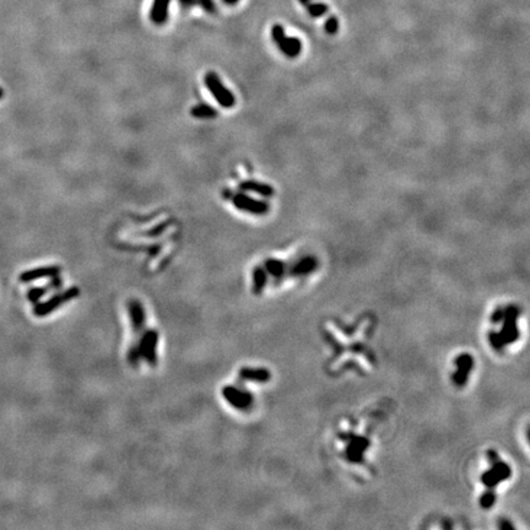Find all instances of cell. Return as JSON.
Listing matches in <instances>:
<instances>
[{"label": "cell", "mask_w": 530, "mask_h": 530, "mask_svg": "<svg viewBox=\"0 0 530 530\" xmlns=\"http://www.w3.org/2000/svg\"><path fill=\"white\" fill-rule=\"evenodd\" d=\"M79 294H80V289H79V287H69V289L64 290V291L55 293L54 296H52L51 298L47 299V301L34 303L33 314L37 318H43V317L49 316V314L53 313L54 311L60 308L61 306H64L65 303H68V302L73 301L76 297H79Z\"/></svg>", "instance_id": "cell-1"}, {"label": "cell", "mask_w": 530, "mask_h": 530, "mask_svg": "<svg viewBox=\"0 0 530 530\" xmlns=\"http://www.w3.org/2000/svg\"><path fill=\"white\" fill-rule=\"evenodd\" d=\"M204 83H205L209 92H210L211 95H212V97L216 100V102L222 108L230 109V108H232L233 106L236 105L235 95L223 85L220 76L216 73H213V71L206 73L205 76H204Z\"/></svg>", "instance_id": "cell-2"}, {"label": "cell", "mask_w": 530, "mask_h": 530, "mask_svg": "<svg viewBox=\"0 0 530 530\" xmlns=\"http://www.w3.org/2000/svg\"><path fill=\"white\" fill-rule=\"evenodd\" d=\"M139 348L141 353V358H144L147 365L151 367H156L159 362L157 357V344H159V331L154 329H149L139 338Z\"/></svg>", "instance_id": "cell-3"}, {"label": "cell", "mask_w": 530, "mask_h": 530, "mask_svg": "<svg viewBox=\"0 0 530 530\" xmlns=\"http://www.w3.org/2000/svg\"><path fill=\"white\" fill-rule=\"evenodd\" d=\"M231 199H232V203L236 209H238V210L240 211H245V212L253 213V215H265V213L269 212L270 210V205L266 201L250 198L247 194H235V195L231 196Z\"/></svg>", "instance_id": "cell-4"}, {"label": "cell", "mask_w": 530, "mask_h": 530, "mask_svg": "<svg viewBox=\"0 0 530 530\" xmlns=\"http://www.w3.org/2000/svg\"><path fill=\"white\" fill-rule=\"evenodd\" d=\"M222 397L231 406L238 410L249 409L253 402V397L249 392L233 385H226L222 388Z\"/></svg>", "instance_id": "cell-5"}, {"label": "cell", "mask_w": 530, "mask_h": 530, "mask_svg": "<svg viewBox=\"0 0 530 530\" xmlns=\"http://www.w3.org/2000/svg\"><path fill=\"white\" fill-rule=\"evenodd\" d=\"M488 456H490V460L492 461L493 465L491 470H488L487 473L482 475V482L485 483V485H487L488 487H493V486L497 485L500 481L509 477L510 470L509 468H508V465L498 461L497 455H496V453L493 450L488 451Z\"/></svg>", "instance_id": "cell-6"}, {"label": "cell", "mask_w": 530, "mask_h": 530, "mask_svg": "<svg viewBox=\"0 0 530 530\" xmlns=\"http://www.w3.org/2000/svg\"><path fill=\"white\" fill-rule=\"evenodd\" d=\"M128 312H129L132 333L139 339L145 326V311L141 302L137 301V299H130L128 302Z\"/></svg>", "instance_id": "cell-7"}, {"label": "cell", "mask_w": 530, "mask_h": 530, "mask_svg": "<svg viewBox=\"0 0 530 530\" xmlns=\"http://www.w3.org/2000/svg\"><path fill=\"white\" fill-rule=\"evenodd\" d=\"M60 272H61L60 266H58V265H49V266H41V267H34V269H31V270H26V271L21 272L19 279H20V281L24 282V284H27V282H32V281H36V280H41V279H47V277L52 279L53 276L60 275Z\"/></svg>", "instance_id": "cell-8"}, {"label": "cell", "mask_w": 530, "mask_h": 530, "mask_svg": "<svg viewBox=\"0 0 530 530\" xmlns=\"http://www.w3.org/2000/svg\"><path fill=\"white\" fill-rule=\"evenodd\" d=\"M518 316V311L515 308H508L507 312L503 314L504 317V328L502 334H497L501 345H505V343H512L518 338V330L515 326V318Z\"/></svg>", "instance_id": "cell-9"}, {"label": "cell", "mask_w": 530, "mask_h": 530, "mask_svg": "<svg viewBox=\"0 0 530 530\" xmlns=\"http://www.w3.org/2000/svg\"><path fill=\"white\" fill-rule=\"evenodd\" d=\"M63 286V279L60 277V275H56V276L52 277L51 281L47 284V286L42 287H32L31 290H28L27 292V299H28L31 303H37V302L41 301V298L43 296H46L48 292L51 291H58Z\"/></svg>", "instance_id": "cell-10"}, {"label": "cell", "mask_w": 530, "mask_h": 530, "mask_svg": "<svg viewBox=\"0 0 530 530\" xmlns=\"http://www.w3.org/2000/svg\"><path fill=\"white\" fill-rule=\"evenodd\" d=\"M171 0H154L150 10V20L154 25L161 26L168 20Z\"/></svg>", "instance_id": "cell-11"}, {"label": "cell", "mask_w": 530, "mask_h": 530, "mask_svg": "<svg viewBox=\"0 0 530 530\" xmlns=\"http://www.w3.org/2000/svg\"><path fill=\"white\" fill-rule=\"evenodd\" d=\"M318 262L314 257H304L299 259L298 262L294 263L290 269V272L293 276H303V275L311 274L312 271L317 269Z\"/></svg>", "instance_id": "cell-12"}, {"label": "cell", "mask_w": 530, "mask_h": 530, "mask_svg": "<svg viewBox=\"0 0 530 530\" xmlns=\"http://www.w3.org/2000/svg\"><path fill=\"white\" fill-rule=\"evenodd\" d=\"M239 378L243 380H252V382L265 383L271 378V374L265 368H250L243 367L239 370Z\"/></svg>", "instance_id": "cell-13"}, {"label": "cell", "mask_w": 530, "mask_h": 530, "mask_svg": "<svg viewBox=\"0 0 530 530\" xmlns=\"http://www.w3.org/2000/svg\"><path fill=\"white\" fill-rule=\"evenodd\" d=\"M239 188L242 190H248L253 191L255 194H259V195L265 196V198H271L275 194L274 188H272L270 184L263 183V182L258 181H244L239 184Z\"/></svg>", "instance_id": "cell-14"}, {"label": "cell", "mask_w": 530, "mask_h": 530, "mask_svg": "<svg viewBox=\"0 0 530 530\" xmlns=\"http://www.w3.org/2000/svg\"><path fill=\"white\" fill-rule=\"evenodd\" d=\"M456 366H458V371L453 379L458 385H464L466 378H468V372L473 368V357H470L469 355L459 356L456 360Z\"/></svg>", "instance_id": "cell-15"}, {"label": "cell", "mask_w": 530, "mask_h": 530, "mask_svg": "<svg viewBox=\"0 0 530 530\" xmlns=\"http://www.w3.org/2000/svg\"><path fill=\"white\" fill-rule=\"evenodd\" d=\"M277 47L289 58H296L302 51V43L297 37L285 36V38L280 43H277Z\"/></svg>", "instance_id": "cell-16"}, {"label": "cell", "mask_w": 530, "mask_h": 530, "mask_svg": "<svg viewBox=\"0 0 530 530\" xmlns=\"http://www.w3.org/2000/svg\"><path fill=\"white\" fill-rule=\"evenodd\" d=\"M190 114L198 119H212L218 114V112L212 106L206 105V103H199V105L191 107Z\"/></svg>", "instance_id": "cell-17"}, {"label": "cell", "mask_w": 530, "mask_h": 530, "mask_svg": "<svg viewBox=\"0 0 530 530\" xmlns=\"http://www.w3.org/2000/svg\"><path fill=\"white\" fill-rule=\"evenodd\" d=\"M253 293L260 294L263 290L265 289V285L267 281V272L265 271L264 267L257 266L253 269Z\"/></svg>", "instance_id": "cell-18"}, {"label": "cell", "mask_w": 530, "mask_h": 530, "mask_svg": "<svg viewBox=\"0 0 530 530\" xmlns=\"http://www.w3.org/2000/svg\"><path fill=\"white\" fill-rule=\"evenodd\" d=\"M264 269L265 271L271 275L272 277L280 279V277H282L285 275V271H286L287 267L286 264H285L284 262H281V260L267 259L266 262L264 263Z\"/></svg>", "instance_id": "cell-19"}, {"label": "cell", "mask_w": 530, "mask_h": 530, "mask_svg": "<svg viewBox=\"0 0 530 530\" xmlns=\"http://www.w3.org/2000/svg\"><path fill=\"white\" fill-rule=\"evenodd\" d=\"M140 358H141V353H140L139 343H134L132 346H130L129 350H128V355H127L128 363H129L132 367L136 368V367H139Z\"/></svg>", "instance_id": "cell-20"}, {"label": "cell", "mask_w": 530, "mask_h": 530, "mask_svg": "<svg viewBox=\"0 0 530 530\" xmlns=\"http://www.w3.org/2000/svg\"><path fill=\"white\" fill-rule=\"evenodd\" d=\"M306 6H307V12H308L309 16H312V17L323 16V15H325L329 10V6L326 4H324V2H313V4L309 2L308 5H306Z\"/></svg>", "instance_id": "cell-21"}, {"label": "cell", "mask_w": 530, "mask_h": 530, "mask_svg": "<svg viewBox=\"0 0 530 530\" xmlns=\"http://www.w3.org/2000/svg\"><path fill=\"white\" fill-rule=\"evenodd\" d=\"M324 28H325V32L328 34H336L338 33V29H339V21H338V17L336 16H329L328 20L325 21V24H324Z\"/></svg>", "instance_id": "cell-22"}, {"label": "cell", "mask_w": 530, "mask_h": 530, "mask_svg": "<svg viewBox=\"0 0 530 530\" xmlns=\"http://www.w3.org/2000/svg\"><path fill=\"white\" fill-rule=\"evenodd\" d=\"M285 36H286V33H285V29L281 25L275 24L274 26L271 27V38L275 43H280V42L285 38Z\"/></svg>", "instance_id": "cell-23"}, {"label": "cell", "mask_w": 530, "mask_h": 530, "mask_svg": "<svg viewBox=\"0 0 530 530\" xmlns=\"http://www.w3.org/2000/svg\"><path fill=\"white\" fill-rule=\"evenodd\" d=\"M196 4L200 5L204 11L208 12V14H215L216 12V5L213 0H196Z\"/></svg>", "instance_id": "cell-24"}, {"label": "cell", "mask_w": 530, "mask_h": 530, "mask_svg": "<svg viewBox=\"0 0 530 530\" xmlns=\"http://www.w3.org/2000/svg\"><path fill=\"white\" fill-rule=\"evenodd\" d=\"M493 503H495V495H493L491 491L490 492L485 493V495L481 497V504H482V507L488 508V507H491Z\"/></svg>", "instance_id": "cell-25"}, {"label": "cell", "mask_w": 530, "mask_h": 530, "mask_svg": "<svg viewBox=\"0 0 530 530\" xmlns=\"http://www.w3.org/2000/svg\"><path fill=\"white\" fill-rule=\"evenodd\" d=\"M179 4H181L182 9L188 10L196 4V0H179Z\"/></svg>", "instance_id": "cell-26"}, {"label": "cell", "mask_w": 530, "mask_h": 530, "mask_svg": "<svg viewBox=\"0 0 530 530\" xmlns=\"http://www.w3.org/2000/svg\"><path fill=\"white\" fill-rule=\"evenodd\" d=\"M238 1H239V0H222L223 4L230 5V6H232V5H236Z\"/></svg>", "instance_id": "cell-27"}, {"label": "cell", "mask_w": 530, "mask_h": 530, "mask_svg": "<svg viewBox=\"0 0 530 530\" xmlns=\"http://www.w3.org/2000/svg\"><path fill=\"white\" fill-rule=\"evenodd\" d=\"M299 2H301L302 5H304V6H306V5H308L309 2H311V0H299Z\"/></svg>", "instance_id": "cell-28"}, {"label": "cell", "mask_w": 530, "mask_h": 530, "mask_svg": "<svg viewBox=\"0 0 530 530\" xmlns=\"http://www.w3.org/2000/svg\"><path fill=\"white\" fill-rule=\"evenodd\" d=\"M2 96H4V90H2V88L0 87V100L2 98Z\"/></svg>", "instance_id": "cell-29"}]
</instances>
